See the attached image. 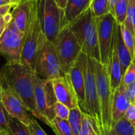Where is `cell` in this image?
<instances>
[{
	"label": "cell",
	"mask_w": 135,
	"mask_h": 135,
	"mask_svg": "<svg viewBox=\"0 0 135 135\" xmlns=\"http://www.w3.org/2000/svg\"><path fill=\"white\" fill-rule=\"evenodd\" d=\"M28 131L30 132L31 135H47V133L42 129V127L38 123L37 120L35 117H32L31 122L28 127Z\"/></svg>",
	"instance_id": "1f68e13d"
},
{
	"label": "cell",
	"mask_w": 135,
	"mask_h": 135,
	"mask_svg": "<svg viewBox=\"0 0 135 135\" xmlns=\"http://www.w3.org/2000/svg\"><path fill=\"white\" fill-rule=\"evenodd\" d=\"M78 135H99L98 125L95 119L83 112L81 126Z\"/></svg>",
	"instance_id": "ffe728a7"
},
{
	"label": "cell",
	"mask_w": 135,
	"mask_h": 135,
	"mask_svg": "<svg viewBox=\"0 0 135 135\" xmlns=\"http://www.w3.org/2000/svg\"><path fill=\"white\" fill-rule=\"evenodd\" d=\"M40 0H29V13L24 33V43L20 62L33 70L39 44L44 35L40 17Z\"/></svg>",
	"instance_id": "7a4b0ae2"
},
{
	"label": "cell",
	"mask_w": 135,
	"mask_h": 135,
	"mask_svg": "<svg viewBox=\"0 0 135 135\" xmlns=\"http://www.w3.org/2000/svg\"><path fill=\"white\" fill-rule=\"evenodd\" d=\"M13 1H16V2H21V0H13Z\"/></svg>",
	"instance_id": "7bdbcfd3"
},
{
	"label": "cell",
	"mask_w": 135,
	"mask_h": 135,
	"mask_svg": "<svg viewBox=\"0 0 135 135\" xmlns=\"http://www.w3.org/2000/svg\"><path fill=\"white\" fill-rule=\"evenodd\" d=\"M99 130V135H117L114 127H110V128H106V127H100L98 128Z\"/></svg>",
	"instance_id": "e575fe53"
},
{
	"label": "cell",
	"mask_w": 135,
	"mask_h": 135,
	"mask_svg": "<svg viewBox=\"0 0 135 135\" xmlns=\"http://www.w3.org/2000/svg\"><path fill=\"white\" fill-rule=\"evenodd\" d=\"M124 117L131 123L135 125V104H131L128 107L127 110L126 111V113L124 115Z\"/></svg>",
	"instance_id": "836d02e7"
},
{
	"label": "cell",
	"mask_w": 135,
	"mask_h": 135,
	"mask_svg": "<svg viewBox=\"0 0 135 135\" xmlns=\"http://www.w3.org/2000/svg\"><path fill=\"white\" fill-rule=\"evenodd\" d=\"M92 0H67L65 8L61 11L59 32L70 25L89 7Z\"/></svg>",
	"instance_id": "9a60e30c"
},
{
	"label": "cell",
	"mask_w": 135,
	"mask_h": 135,
	"mask_svg": "<svg viewBox=\"0 0 135 135\" xmlns=\"http://www.w3.org/2000/svg\"><path fill=\"white\" fill-rule=\"evenodd\" d=\"M34 71L44 80H53L63 75L54 44L48 40L44 34L39 44Z\"/></svg>",
	"instance_id": "277c9868"
},
{
	"label": "cell",
	"mask_w": 135,
	"mask_h": 135,
	"mask_svg": "<svg viewBox=\"0 0 135 135\" xmlns=\"http://www.w3.org/2000/svg\"><path fill=\"white\" fill-rule=\"evenodd\" d=\"M34 98L38 119L50 127L55 119V105L57 102L51 80H44L36 74L34 76Z\"/></svg>",
	"instance_id": "5b68a950"
},
{
	"label": "cell",
	"mask_w": 135,
	"mask_h": 135,
	"mask_svg": "<svg viewBox=\"0 0 135 135\" xmlns=\"http://www.w3.org/2000/svg\"><path fill=\"white\" fill-rule=\"evenodd\" d=\"M70 109L68 107H66V105L58 101L56 102L55 105V114L56 117L61 119L67 120L70 115Z\"/></svg>",
	"instance_id": "4dcf8cb0"
},
{
	"label": "cell",
	"mask_w": 135,
	"mask_h": 135,
	"mask_svg": "<svg viewBox=\"0 0 135 135\" xmlns=\"http://www.w3.org/2000/svg\"><path fill=\"white\" fill-rule=\"evenodd\" d=\"M50 127L55 132V135H74L68 120L55 117L51 120Z\"/></svg>",
	"instance_id": "7402d4cb"
},
{
	"label": "cell",
	"mask_w": 135,
	"mask_h": 135,
	"mask_svg": "<svg viewBox=\"0 0 135 135\" xmlns=\"http://www.w3.org/2000/svg\"><path fill=\"white\" fill-rule=\"evenodd\" d=\"M125 90L127 97L130 100L131 104H135V81L127 86H125Z\"/></svg>",
	"instance_id": "d6a6232c"
},
{
	"label": "cell",
	"mask_w": 135,
	"mask_h": 135,
	"mask_svg": "<svg viewBox=\"0 0 135 135\" xmlns=\"http://www.w3.org/2000/svg\"><path fill=\"white\" fill-rule=\"evenodd\" d=\"M129 0H119L115 5L114 11V17L117 25H121L124 23L127 11L128 8Z\"/></svg>",
	"instance_id": "d4e9b609"
},
{
	"label": "cell",
	"mask_w": 135,
	"mask_h": 135,
	"mask_svg": "<svg viewBox=\"0 0 135 135\" xmlns=\"http://www.w3.org/2000/svg\"><path fill=\"white\" fill-rule=\"evenodd\" d=\"M53 44L61 71L62 74H66L81 52V47L70 28L61 30Z\"/></svg>",
	"instance_id": "8992f818"
},
{
	"label": "cell",
	"mask_w": 135,
	"mask_h": 135,
	"mask_svg": "<svg viewBox=\"0 0 135 135\" xmlns=\"http://www.w3.org/2000/svg\"><path fill=\"white\" fill-rule=\"evenodd\" d=\"M119 0H108V9H109V12L111 14L113 15L114 17V11H115V7L116 3L118 2Z\"/></svg>",
	"instance_id": "8d00e7d4"
},
{
	"label": "cell",
	"mask_w": 135,
	"mask_h": 135,
	"mask_svg": "<svg viewBox=\"0 0 135 135\" xmlns=\"http://www.w3.org/2000/svg\"><path fill=\"white\" fill-rule=\"evenodd\" d=\"M7 115V112L0 102V135H13L9 127Z\"/></svg>",
	"instance_id": "f1b7e54d"
},
{
	"label": "cell",
	"mask_w": 135,
	"mask_h": 135,
	"mask_svg": "<svg viewBox=\"0 0 135 135\" xmlns=\"http://www.w3.org/2000/svg\"><path fill=\"white\" fill-rule=\"evenodd\" d=\"M9 127L13 135H31L27 126L24 125L18 120L12 118L9 115H7Z\"/></svg>",
	"instance_id": "4316f807"
},
{
	"label": "cell",
	"mask_w": 135,
	"mask_h": 135,
	"mask_svg": "<svg viewBox=\"0 0 135 135\" xmlns=\"http://www.w3.org/2000/svg\"><path fill=\"white\" fill-rule=\"evenodd\" d=\"M54 1L55 2L57 6L59 8V9H60L61 11L65 8L66 4V2H67V0H54Z\"/></svg>",
	"instance_id": "74e56055"
},
{
	"label": "cell",
	"mask_w": 135,
	"mask_h": 135,
	"mask_svg": "<svg viewBox=\"0 0 135 135\" xmlns=\"http://www.w3.org/2000/svg\"><path fill=\"white\" fill-rule=\"evenodd\" d=\"M2 85L0 81V102H1V98H2Z\"/></svg>",
	"instance_id": "b9f144b4"
},
{
	"label": "cell",
	"mask_w": 135,
	"mask_h": 135,
	"mask_svg": "<svg viewBox=\"0 0 135 135\" xmlns=\"http://www.w3.org/2000/svg\"><path fill=\"white\" fill-rule=\"evenodd\" d=\"M24 43V33L15 25L13 20L6 25L0 36V55L6 59L7 63L21 62Z\"/></svg>",
	"instance_id": "ba28073f"
},
{
	"label": "cell",
	"mask_w": 135,
	"mask_h": 135,
	"mask_svg": "<svg viewBox=\"0 0 135 135\" xmlns=\"http://www.w3.org/2000/svg\"><path fill=\"white\" fill-rule=\"evenodd\" d=\"M2 18H3V21L6 23V25H8L13 20V17H12V15H11V13L10 12L8 13H6V14H5L2 17Z\"/></svg>",
	"instance_id": "ab89813d"
},
{
	"label": "cell",
	"mask_w": 135,
	"mask_h": 135,
	"mask_svg": "<svg viewBox=\"0 0 135 135\" xmlns=\"http://www.w3.org/2000/svg\"><path fill=\"white\" fill-rule=\"evenodd\" d=\"M131 102L128 100L125 86L121 84L120 86L115 91L112 103V123H115L118 120L124 117L126 111L130 106Z\"/></svg>",
	"instance_id": "2e32d148"
},
{
	"label": "cell",
	"mask_w": 135,
	"mask_h": 135,
	"mask_svg": "<svg viewBox=\"0 0 135 135\" xmlns=\"http://www.w3.org/2000/svg\"><path fill=\"white\" fill-rule=\"evenodd\" d=\"M51 82L58 102L66 105L70 109L79 107L77 95L67 74L51 80Z\"/></svg>",
	"instance_id": "5bb4252c"
},
{
	"label": "cell",
	"mask_w": 135,
	"mask_h": 135,
	"mask_svg": "<svg viewBox=\"0 0 135 135\" xmlns=\"http://www.w3.org/2000/svg\"><path fill=\"white\" fill-rule=\"evenodd\" d=\"M112 47L115 49L117 56L119 59V62L122 66V69L123 74L127 68L130 66L131 62L133 61L130 52L128 51L127 47L124 44V42L122 38L121 32H120V26L119 25H115V32H114V38H113V44Z\"/></svg>",
	"instance_id": "ac0fdd59"
},
{
	"label": "cell",
	"mask_w": 135,
	"mask_h": 135,
	"mask_svg": "<svg viewBox=\"0 0 135 135\" xmlns=\"http://www.w3.org/2000/svg\"><path fill=\"white\" fill-rule=\"evenodd\" d=\"M113 127L117 135H135V125L129 122L125 117L114 123Z\"/></svg>",
	"instance_id": "cb8c5ba5"
},
{
	"label": "cell",
	"mask_w": 135,
	"mask_h": 135,
	"mask_svg": "<svg viewBox=\"0 0 135 135\" xmlns=\"http://www.w3.org/2000/svg\"><path fill=\"white\" fill-rule=\"evenodd\" d=\"M40 17L43 33L53 43L59 32L61 21V10L54 0H40Z\"/></svg>",
	"instance_id": "8fae6325"
},
{
	"label": "cell",
	"mask_w": 135,
	"mask_h": 135,
	"mask_svg": "<svg viewBox=\"0 0 135 135\" xmlns=\"http://www.w3.org/2000/svg\"><path fill=\"white\" fill-rule=\"evenodd\" d=\"M95 78L100 103L102 127L110 128L113 127L112 119L113 93L110 86L107 66L97 60L95 62Z\"/></svg>",
	"instance_id": "52a82bcc"
},
{
	"label": "cell",
	"mask_w": 135,
	"mask_h": 135,
	"mask_svg": "<svg viewBox=\"0 0 135 135\" xmlns=\"http://www.w3.org/2000/svg\"><path fill=\"white\" fill-rule=\"evenodd\" d=\"M10 13L17 28L25 33L29 13V0H21L13 8Z\"/></svg>",
	"instance_id": "d6986e66"
},
{
	"label": "cell",
	"mask_w": 135,
	"mask_h": 135,
	"mask_svg": "<svg viewBox=\"0 0 135 135\" xmlns=\"http://www.w3.org/2000/svg\"><path fill=\"white\" fill-rule=\"evenodd\" d=\"M90 9L96 18L109 13L108 0H92Z\"/></svg>",
	"instance_id": "484cf974"
},
{
	"label": "cell",
	"mask_w": 135,
	"mask_h": 135,
	"mask_svg": "<svg viewBox=\"0 0 135 135\" xmlns=\"http://www.w3.org/2000/svg\"><path fill=\"white\" fill-rule=\"evenodd\" d=\"M135 81V61H132L130 66L127 68L125 70L123 76V80L122 83L123 85L127 86L133 82Z\"/></svg>",
	"instance_id": "f546056e"
},
{
	"label": "cell",
	"mask_w": 135,
	"mask_h": 135,
	"mask_svg": "<svg viewBox=\"0 0 135 135\" xmlns=\"http://www.w3.org/2000/svg\"><path fill=\"white\" fill-rule=\"evenodd\" d=\"M100 62L107 65L112 50V44L116 25L115 17L110 13L96 18Z\"/></svg>",
	"instance_id": "30bf717a"
},
{
	"label": "cell",
	"mask_w": 135,
	"mask_h": 135,
	"mask_svg": "<svg viewBox=\"0 0 135 135\" xmlns=\"http://www.w3.org/2000/svg\"><path fill=\"white\" fill-rule=\"evenodd\" d=\"M2 85L1 103L4 109L9 116L28 127L32 115L19 97L9 87L2 83Z\"/></svg>",
	"instance_id": "7c38bea8"
},
{
	"label": "cell",
	"mask_w": 135,
	"mask_h": 135,
	"mask_svg": "<svg viewBox=\"0 0 135 135\" xmlns=\"http://www.w3.org/2000/svg\"><path fill=\"white\" fill-rule=\"evenodd\" d=\"M81 47L89 58L100 61L96 17L90 7L85 11L70 27Z\"/></svg>",
	"instance_id": "3957f363"
},
{
	"label": "cell",
	"mask_w": 135,
	"mask_h": 135,
	"mask_svg": "<svg viewBox=\"0 0 135 135\" xmlns=\"http://www.w3.org/2000/svg\"><path fill=\"white\" fill-rule=\"evenodd\" d=\"M17 3H18L17 2L13 0H0V6H6V5H17Z\"/></svg>",
	"instance_id": "f35d334b"
},
{
	"label": "cell",
	"mask_w": 135,
	"mask_h": 135,
	"mask_svg": "<svg viewBox=\"0 0 135 135\" xmlns=\"http://www.w3.org/2000/svg\"><path fill=\"white\" fill-rule=\"evenodd\" d=\"M6 23L4 22L3 18L1 19V20H0V36H2V32H3V31H4L5 28H6Z\"/></svg>",
	"instance_id": "60d3db41"
},
{
	"label": "cell",
	"mask_w": 135,
	"mask_h": 135,
	"mask_svg": "<svg viewBox=\"0 0 135 135\" xmlns=\"http://www.w3.org/2000/svg\"><path fill=\"white\" fill-rule=\"evenodd\" d=\"M123 25L126 26L135 36V0H129L126 19Z\"/></svg>",
	"instance_id": "83f0119b"
},
{
	"label": "cell",
	"mask_w": 135,
	"mask_h": 135,
	"mask_svg": "<svg viewBox=\"0 0 135 135\" xmlns=\"http://www.w3.org/2000/svg\"><path fill=\"white\" fill-rule=\"evenodd\" d=\"M35 74L32 69L21 62H6L0 68V81L19 97L33 117L38 119L34 98Z\"/></svg>",
	"instance_id": "6da1fadb"
},
{
	"label": "cell",
	"mask_w": 135,
	"mask_h": 135,
	"mask_svg": "<svg viewBox=\"0 0 135 135\" xmlns=\"http://www.w3.org/2000/svg\"><path fill=\"white\" fill-rule=\"evenodd\" d=\"M95 62V59L88 57L85 80V103L82 111L92 116L97 122L98 128H100L102 127V123L96 85Z\"/></svg>",
	"instance_id": "9c48e42d"
},
{
	"label": "cell",
	"mask_w": 135,
	"mask_h": 135,
	"mask_svg": "<svg viewBox=\"0 0 135 135\" xmlns=\"http://www.w3.org/2000/svg\"><path fill=\"white\" fill-rule=\"evenodd\" d=\"M15 6L16 5H6V6H0V16L3 17L5 14L9 13L11 9H13Z\"/></svg>",
	"instance_id": "d590c367"
},
{
	"label": "cell",
	"mask_w": 135,
	"mask_h": 135,
	"mask_svg": "<svg viewBox=\"0 0 135 135\" xmlns=\"http://www.w3.org/2000/svg\"><path fill=\"white\" fill-rule=\"evenodd\" d=\"M120 26V32L122 35L123 40L124 42L125 46L127 47L131 59L133 61H135V36L134 35L123 25Z\"/></svg>",
	"instance_id": "603a6c76"
},
{
	"label": "cell",
	"mask_w": 135,
	"mask_h": 135,
	"mask_svg": "<svg viewBox=\"0 0 135 135\" xmlns=\"http://www.w3.org/2000/svg\"><path fill=\"white\" fill-rule=\"evenodd\" d=\"M82 114L83 111L81 109L80 107H76L70 109V115L67 120L69 122V124L70 126L74 135L79 134L82 121Z\"/></svg>",
	"instance_id": "44dd1931"
},
{
	"label": "cell",
	"mask_w": 135,
	"mask_h": 135,
	"mask_svg": "<svg viewBox=\"0 0 135 135\" xmlns=\"http://www.w3.org/2000/svg\"><path fill=\"white\" fill-rule=\"evenodd\" d=\"M87 61L88 56L81 51L67 74L77 95L79 107L81 110L83 109L85 103V80Z\"/></svg>",
	"instance_id": "4fadbf2b"
},
{
	"label": "cell",
	"mask_w": 135,
	"mask_h": 135,
	"mask_svg": "<svg viewBox=\"0 0 135 135\" xmlns=\"http://www.w3.org/2000/svg\"><path fill=\"white\" fill-rule=\"evenodd\" d=\"M106 66H107V70H108V74L111 89H112V93H114L115 91L120 86L122 83L123 71L122 69L121 63L119 62V59L117 56V54L113 47H112V53L109 58V61Z\"/></svg>",
	"instance_id": "e0dca14e"
}]
</instances>
